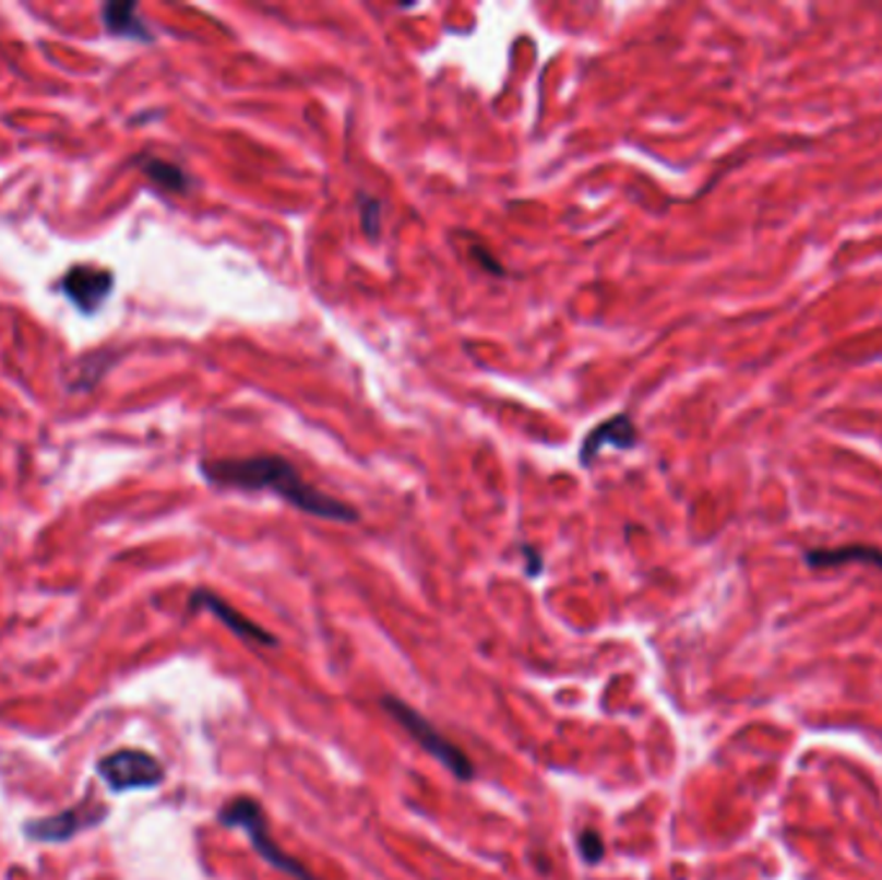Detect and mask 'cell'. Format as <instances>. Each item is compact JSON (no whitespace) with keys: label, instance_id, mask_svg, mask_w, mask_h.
<instances>
[{"label":"cell","instance_id":"4fadbf2b","mask_svg":"<svg viewBox=\"0 0 882 880\" xmlns=\"http://www.w3.org/2000/svg\"><path fill=\"white\" fill-rule=\"evenodd\" d=\"M579 847H581V855L586 863H599L601 855H604V842L601 836L596 832H583L581 840H579Z\"/></svg>","mask_w":882,"mask_h":880},{"label":"cell","instance_id":"3957f363","mask_svg":"<svg viewBox=\"0 0 882 880\" xmlns=\"http://www.w3.org/2000/svg\"><path fill=\"white\" fill-rule=\"evenodd\" d=\"M382 707L388 710L390 718L397 721L405 730H408V736L414 738L416 744H421V749L429 751L433 759H439L454 777L460 780L473 777L475 766L467 759L465 751H462L457 744H452L437 726H431V723L426 721L418 710L410 707L408 702L397 698H382Z\"/></svg>","mask_w":882,"mask_h":880},{"label":"cell","instance_id":"30bf717a","mask_svg":"<svg viewBox=\"0 0 882 880\" xmlns=\"http://www.w3.org/2000/svg\"><path fill=\"white\" fill-rule=\"evenodd\" d=\"M810 568H838L846 563H865L882 571V550L872 545H842V548H815L806 552Z\"/></svg>","mask_w":882,"mask_h":880},{"label":"cell","instance_id":"52a82bcc","mask_svg":"<svg viewBox=\"0 0 882 880\" xmlns=\"http://www.w3.org/2000/svg\"><path fill=\"white\" fill-rule=\"evenodd\" d=\"M191 607L207 609V613L215 615L217 620L225 625V628H230L235 635L246 638V641L261 643V645H274L276 643V638L272 633H266V630H263L261 625H255L253 620H248L246 615H240L238 609L227 605L225 599H219L217 594L207 592V588H199V592H194V596H191Z\"/></svg>","mask_w":882,"mask_h":880},{"label":"cell","instance_id":"7c38bea8","mask_svg":"<svg viewBox=\"0 0 882 880\" xmlns=\"http://www.w3.org/2000/svg\"><path fill=\"white\" fill-rule=\"evenodd\" d=\"M359 202H361V225H365L367 236L374 238L377 227H380V215H382L380 202H377V199H372V197H367V194H361Z\"/></svg>","mask_w":882,"mask_h":880},{"label":"cell","instance_id":"5b68a950","mask_svg":"<svg viewBox=\"0 0 882 880\" xmlns=\"http://www.w3.org/2000/svg\"><path fill=\"white\" fill-rule=\"evenodd\" d=\"M106 816H109V806L96 800L94 793H88L81 804L70 806L65 811L47 816V819L26 821L24 834L32 842H45V844L70 842L75 834L96 829L98 823L106 821Z\"/></svg>","mask_w":882,"mask_h":880},{"label":"cell","instance_id":"9c48e42d","mask_svg":"<svg viewBox=\"0 0 882 880\" xmlns=\"http://www.w3.org/2000/svg\"><path fill=\"white\" fill-rule=\"evenodd\" d=\"M102 24L111 37L134 39V41H153L151 28L138 16V3L134 0H111L102 9Z\"/></svg>","mask_w":882,"mask_h":880},{"label":"cell","instance_id":"ba28073f","mask_svg":"<svg viewBox=\"0 0 882 880\" xmlns=\"http://www.w3.org/2000/svg\"><path fill=\"white\" fill-rule=\"evenodd\" d=\"M604 447H615V450H632V447H637V429L628 414L609 418V421L588 431L586 442L581 447V465H592Z\"/></svg>","mask_w":882,"mask_h":880},{"label":"cell","instance_id":"277c9868","mask_svg":"<svg viewBox=\"0 0 882 880\" xmlns=\"http://www.w3.org/2000/svg\"><path fill=\"white\" fill-rule=\"evenodd\" d=\"M96 775L111 793L153 790L166 780V766L151 751L117 749L98 759Z\"/></svg>","mask_w":882,"mask_h":880},{"label":"cell","instance_id":"8992f818","mask_svg":"<svg viewBox=\"0 0 882 880\" xmlns=\"http://www.w3.org/2000/svg\"><path fill=\"white\" fill-rule=\"evenodd\" d=\"M114 289V274L104 266L78 264L70 266L62 280L57 282V293H62L75 305L83 316H94L102 310V305L109 300Z\"/></svg>","mask_w":882,"mask_h":880},{"label":"cell","instance_id":"8fae6325","mask_svg":"<svg viewBox=\"0 0 882 880\" xmlns=\"http://www.w3.org/2000/svg\"><path fill=\"white\" fill-rule=\"evenodd\" d=\"M138 163V168L142 174L147 176L153 183H158L160 189L166 191H176V194H181V191L189 189V174L183 168L176 166V163H168L163 158H155V155H140V158H134Z\"/></svg>","mask_w":882,"mask_h":880},{"label":"cell","instance_id":"5bb4252c","mask_svg":"<svg viewBox=\"0 0 882 880\" xmlns=\"http://www.w3.org/2000/svg\"><path fill=\"white\" fill-rule=\"evenodd\" d=\"M473 253H475V259H478V261H480V264H482V266H486V269H488V272H490V274H503V272H501V266H498V261H493V259H490V255H488V251H486V248H475V251H473Z\"/></svg>","mask_w":882,"mask_h":880},{"label":"cell","instance_id":"6da1fadb","mask_svg":"<svg viewBox=\"0 0 882 880\" xmlns=\"http://www.w3.org/2000/svg\"><path fill=\"white\" fill-rule=\"evenodd\" d=\"M202 478L225 491H272L289 507L331 522H359V511L333 496L318 491L297 473V467L282 454H253V457L204 460L199 465Z\"/></svg>","mask_w":882,"mask_h":880},{"label":"cell","instance_id":"7a4b0ae2","mask_svg":"<svg viewBox=\"0 0 882 880\" xmlns=\"http://www.w3.org/2000/svg\"><path fill=\"white\" fill-rule=\"evenodd\" d=\"M217 819L227 829H240V832L251 840L253 849L259 852V855L269 865H274L276 870L287 872V876H291L295 880H315L308 870L302 868L300 863L295 860V857H289L287 852H284L279 844L272 840V834H269L266 813H263L259 800L246 798V795L243 798L227 800V804L219 808Z\"/></svg>","mask_w":882,"mask_h":880}]
</instances>
